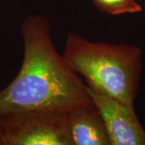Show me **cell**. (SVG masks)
Masks as SVG:
<instances>
[{
	"label": "cell",
	"mask_w": 145,
	"mask_h": 145,
	"mask_svg": "<svg viewBox=\"0 0 145 145\" xmlns=\"http://www.w3.org/2000/svg\"><path fill=\"white\" fill-rule=\"evenodd\" d=\"M51 28L45 16L24 19L23 62L14 80L0 89V116L30 110L68 111L91 102L86 83L56 49Z\"/></svg>",
	"instance_id": "1"
},
{
	"label": "cell",
	"mask_w": 145,
	"mask_h": 145,
	"mask_svg": "<svg viewBox=\"0 0 145 145\" xmlns=\"http://www.w3.org/2000/svg\"><path fill=\"white\" fill-rule=\"evenodd\" d=\"M63 58L86 85L99 92L134 105L142 72V49L127 44L89 40L68 33Z\"/></svg>",
	"instance_id": "2"
},
{
	"label": "cell",
	"mask_w": 145,
	"mask_h": 145,
	"mask_svg": "<svg viewBox=\"0 0 145 145\" xmlns=\"http://www.w3.org/2000/svg\"><path fill=\"white\" fill-rule=\"evenodd\" d=\"M89 98L103 118L111 145H145V130L127 105L86 86Z\"/></svg>",
	"instance_id": "4"
},
{
	"label": "cell",
	"mask_w": 145,
	"mask_h": 145,
	"mask_svg": "<svg viewBox=\"0 0 145 145\" xmlns=\"http://www.w3.org/2000/svg\"><path fill=\"white\" fill-rule=\"evenodd\" d=\"M0 145H72L67 111L30 110L1 115Z\"/></svg>",
	"instance_id": "3"
},
{
	"label": "cell",
	"mask_w": 145,
	"mask_h": 145,
	"mask_svg": "<svg viewBox=\"0 0 145 145\" xmlns=\"http://www.w3.org/2000/svg\"><path fill=\"white\" fill-rule=\"evenodd\" d=\"M144 5H143V11H144V13L145 15V0H144Z\"/></svg>",
	"instance_id": "7"
},
{
	"label": "cell",
	"mask_w": 145,
	"mask_h": 145,
	"mask_svg": "<svg viewBox=\"0 0 145 145\" xmlns=\"http://www.w3.org/2000/svg\"><path fill=\"white\" fill-rule=\"evenodd\" d=\"M72 145H111L103 118L91 101L67 111Z\"/></svg>",
	"instance_id": "5"
},
{
	"label": "cell",
	"mask_w": 145,
	"mask_h": 145,
	"mask_svg": "<svg viewBox=\"0 0 145 145\" xmlns=\"http://www.w3.org/2000/svg\"><path fill=\"white\" fill-rule=\"evenodd\" d=\"M99 10L110 16L135 14L143 11L142 6L135 0H92Z\"/></svg>",
	"instance_id": "6"
}]
</instances>
